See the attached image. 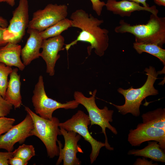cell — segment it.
Returning a JSON list of instances; mask_svg holds the SVG:
<instances>
[{
    "label": "cell",
    "instance_id": "836d02e7",
    "mask_svg": "<svg viewBox=\"0 0 165 165\" xmlns=\"http://www.w3.org/2000/svg\"><path fill=\"white\" fill-rule=\"evenodd\" d=\"M154 2L159 6H165V0H154Z\"/></svg>",
    "mask_w": 165,
    "mask_h": 165
},
{
    "label": "cell",
    "instance_id": "6da1fadb",
    "mask_svg": "<svg viewBox=\"0 0 165 165\" xmlns=\"http://www.w3.org/2000/svg\"><path fill=\"white\" fill-rule=\"evenodd\" d=\"M70 19L72 27L79 28L81 31L75 39L65 45L66 50L68 51L78 42H85L90 44L87 48L89 55L94 49L97 55L103 56L108 47L109 40L108 30L100 27L104 20L89 14L82 9H77L72 13Z\"/></svg>",
    "mask_w": 165,
    "mask_h": 165
},
{
    "label": "cell",
    "instance_id": "ba28073f",
    "mask_svg": "<svg viewBox=\"0 0 165 165\" xmlns=\"http://www.w3.org/2000/svg\"><path fill=\"white\" fill-rule=\"evenodd\" d=\"M29 21L28 0H19L18 6L13 12V16L4 34L8 42L18 44L24 36Z\"/></svg>",
    "mask_w": 165,
    "mask_h": 165
},
{
    "label": "cell",
    "instance_id": "484cf974",
    "mask_svg": "<svg viewBox=\"0 0 165 165\" xmlns=\"http://www.w3.org/2000/svg\"><path fill=\"white\" fill-rule=\"evenodd\" d=\"M93 9L98 16L101 15L103 7L105 6V3L100 0H90Z\"/></svg>",
    "mask_w": 165,
    "mask_h": 165
},
{
    "label": "cell",
    "instance_id": "2e32d148",
    "mask_svg": "<svg viewBox=\"0 0 165 165\" xmlns=\"http://www.w3.org/2000/svg\"><path fill=\"white\" fill-rule=\"evenodd\" d=\"M21 50V45L10 42L0 47V62L7 66H15L23 71L25 66L20 59Z\"/></svg>",
    "mask_w": 165,
    "mask_h": 165
},
{
    "label": "cell",
    "instance_id": "9c48e42d",
    "mask_svg": "<svg viewBox=\"0 0 165 165\" xmlns=\"http://www.w3.org/2000/svg\"><path fill=\"white\" fill-rule=\"evenodd\" d=\"M68 9L65 4H49L44 9L38 10L33 13L28 28L42 31L66 18L68 14Z\"/></svg>",
    "mask_w": 165,
    "mask_h": 165
},
{
    "label": "cell",
    "instance_id": "d4e9b609",
    "mask_svg": "<svg viewBox=\"0 0 165 165\" xmlns=\"http://www.w3.org/2000/svg\"><path fill=\"white\" fill-rule=\"evenodd\" d=\"M13 105L0 95V117H5L9 114L12 109Z\"/></svg>",
    "mask_w": 165,
    "mask_h": 165
},
{
    "label": "cell",
    "instance_id": "4316f807",
    "mask_svg": "<svg viewBox=\"0 0 165 165\" xmlns=\"http://www.w3.org/2000/svg\"><path fill=\"white\" fill-rule=\"evenodd\" d=\"M13 157V152H0V165H8L9 159Z\"/></svg>",
    "mask_w": 165,
    "mask_h": 165
},
{
    "label": "cell",
    "instance_id": "5b68a950",
    "mask_svg": "<svg viewBox=\"0 0 165 165\" xmlns=\"http://www.w3.org/2000/svg\"><path fill=\"white\" fill-rule=\"evenodd\" d=\"M97 90H95L92 92V96L87 97L81 92L75 91L74 94L75 100L79 104L83 106L87 110L89 117L90 121V125H97L101 128V133L105 136V144L106 148L109 150H113L114 148L109 145L106 133V129L108 128L115 134L118 133L115 127L112 126L110 122L113 121V115L114 111L109 110L108 108L105 106L101 109L97 106L95 102V96Z\"/></svg>",
    "mask_w": 165,
    "mask_h": 165
},
{
    "label": "cell",
    "instance_id": "52a82bcc",
    "mask_svg": "<svg viewBox=\"0 0 165 165\" xmlns=\"http://www.w3.org/2000/svg\"><path fill=\"white\" fill-rule=\"evenodd\" d=\"M90 124L88 115L79 110L70 119L64 122L60 123L59 126L60 128L77 133L90 143L92 150L90 157L92 164L98 156L101 148L106 147V145L105 143L97 141L91 135L88 129V126Z\"/></svg>",
    "mask_w": 165,
    "mask_h": 165
},
{
    "label": "cell",
    "instance_id": "5bb4252c",
    "mask_svg": "<svg viewBox=\"0 0 165 165\" xmlns=\"http://www.w3.org/2000/svg\"><path fill=\"white\" fill-rule=\"evenodd\" d=\"M105 6L108 10L122 17H130L132 13L136 11H145L156 15H157L159 12L155 5L145 7L128 0H108Z\"/></svg>",
    "mask_w": 165,
    "mask_h": 165
},
{
    "label": "cell",
    "instance_id": "603a6c76",
    "mask_svg": "<svg viewBox=\"0 0 165 165\" xmlns=\"http://www.w3.org/2000/svg\"><path fill=\"white\" fill-rule=\"evenodd\" d=\"M13 153V157H19L28 162L35 155L34 146L25 144L19 146Z\"/></svg>",
    "mask_w": 165,
    "mask_h": 165
},
{
    "label": "cell",
    "instance_id": "9a60e30c",
    "mask_svg": "<svg viewBox=\"0 0 165 165\" xmlns=\"http://www.w3.org/2000/svg\"><path fill=\"white\" fill-rule=\"evenodd\" d=\"M27 32L29 36L21 51V58L25 66L28 65L32 61L40 57L39 50L43 41L40 32L29 28H28Z\"/></svg>",
    "mask_w": 165,
    "mask_h": 165
},
{
    "label": "cell",
    "instance_id": "f1b7e54d",
    "mask_svg": "<svg viewBox=\"0 0 165 165\" xmlns=\"http://www.w3.org/2000/svg\"><path fill=\"white\" fill-rule=\"evenodd\" d=\"M134 165H155L153 163V162L151 161H148L145 158L143 159L140 158H138L134 163Z\"/></svg>",
    "mask_w": 165,
    "mask_h": 165
},
{
    "label": "cell",
    "instance_id": "f546056e",
    "mask_svg": "<svg viewBox=\"0 0 165 165\" xmlns=\"http://www.w3.org/2000/svg\"><path fill=\"white\" fill-rule=\"evenodd\" d=\"M6 28L0 26V47L6 45L8 42L4 39V34Z\"/></svg>",
    "mask_w": 165,
    "mask_h": 165
},
{
    "label": "cell",
    "instance_id": "277c9868",
    "mask_svg": "<svg viewBox=\"0 0 165 165\" xmlns=\"http://www.w3.org/2000/svg\"><path fill=\"white\" fill-rule=\"evenodd\" d=\"M24 108L33 121L32 136L37 137L43 143L50 158L59 156L60 149L57 142L58 143L60 141L58 140L57 136L62 135L59 128L60 122L58 119L53 117L50 120L45 119L34 113L28 107L25 106Z\"/></svg>",
    "mask_w": 165,
    "mask_h": 165
},
{
    "label": "cell",
    "instance_id": "8fae6325",
    "mask_svg": "<svg viewBox=\"0 0 165 165\" xmlns=\"http://www.w3.org/2000/svg\"><path fill=\"white\" fill-rule=\"evenodd\" d=\"M33 123L30 115L27 113L24 119L13 126L5 134L0 136V149L13 152L15 144L23 143L28 137L32 136Z\"/></svg>",
    "mask_w": 165,
    "mask_h": 165
},
{
    "label": "cell",
    "instance_id": "8992f818",
    "mask_svg": "<svg viewBox=\"0 0 165 165\" xmlns=\"http://www.w3.org/2000/svg\"><path fill=\"white\" fill-rule=\"evenodd\" d=\"M32 101L35 112L40 116L47 119H51L53 114L59 108L74 109L79 104L75 100L62 103L48 97L45 91L43 78L39 76L33 91Z\"/></svg>",
    "mask_w": 165,
    "mask_h": 165
},
{
    "label": "cell",
    "instance_id": "44dd1931",
    "mask_svg": "<svg viewBox=\"0 0 165 165\" xmlns=\"http://www.w3.org/2000/svg\"><path fill=\"white\" fill-rule=\"evenodd\" d=\"M72 27L71 20L66 18L40 32V34L43 39H45L61 35L62 32Z\"/></svg>",
    "mask_w": 165,
    "mask_h": 165
},
{
    "label": "cell",
    "instance_id": "d6986e66",
    "mask_svg": "<svg viewBox=\"0 0 165 165\" xmlns=\"http://www.w3.org/2000/svg\"><path fill=\"white\" fill-rule=\"evenodd\" d=\"M143 123L165 130V109L161 108L143 114Z\"/></svg>",
    "mask_w": 165,
    "mask_h": 165
},
{
    "label": "cell",
    "instance_id": "4dcf8cb0",
    "mask_svg": "<svg viewBox=\"0 0 165 165\" xmlns=\"http://www.w3.org/2000/svg\"><path fill=\"white\" fill-rule=\"evenodd\" d=\"M8 25L7 20L2 17L0 16V26L6 28Z\"/></svg>",
    "mask_w": 165,
    "mask_h": 165
},
{
    "label": "cell",
    "instance_id": "7c38bea8",
    "mask_svg": "<svg viewBox=\"0 0 165 165\" xmlns=\"http://www.w3.org/2000/svg\"><path fill=\"white\" fill-rule=\"evenodd\" d=\"M150 141H157L161 148L165 150V130L142 123L129 130L128 141L132 146H139L144 142Z\"/></svg>",
    "mask_w": 165,
    "mask_h": 165
},
{
    "label": "cell",
    "instance_id": "cb8c5ba5",
    "mask_svg": "<svg viewBox=\"0 0 165 165\" xmlns=\"http://www.w3.org/2000/svg\"><path fill=\"white\" fill-rule=\"evenodd\" d=\"M15 121V119L14 118L0 117V136L10 129Z\"/></svg>",
    "mask_w": 165,
    "mask_h": 165
},
{
    "label": "cell",
    "instance_id": "7a4b0ae2",
    "mask_svg": "<svg viewBox=\"0 0 165 165\" xmlns=\"http://www.w3.org/2000/svg\"><path fill=\"white\" fill-rule=\"evenodd\" d=\"M114 31L117 33L132 34L136 42L153 44L163 48L165 43V17L151 14L146 24L134 25L121 20Z\"/></svg>",
    "mask_w": 165,
    "mask_h": 165
},
{
    "label": "cell",
    "instance_id": "30bf717a",
    "mask_svg": "<svg viewBox=\"0 0 165 165\" xmlns=\"http://www.w3.org/2000/svg\"><path fill=\"white\" fill-rule=\"evenodd\" d=\"M61 135L64 138V145L60 141L58 144L60 149L59 157L56 165L60 164L63 161L64 165H80L81 162L77 157V152L83 153L78 143L81 138L79 134L72 131H67L60 128Z\"/></svg>",
    "mask_w": 165,
    "mask_h": 165
},
{
    "label": "cell",
    "instance_id": "d6a6232c",
    "mask_svg": "<svg viewBox=\"0 0 165 165\" xmlns=\"http://www.w3.org/2000/svg\"><path fill=\"white\" fill-rule=\"evenodd\" d=\"M15 0H0V3L5 2L12 7L15 4Z\"/></svg>",
    "mask_w": 165,
    "mask_h": 165
},
{
    "label": "cell",
    "instance_id": "ffe728a7",
    "mask_svg": "<svg viewBox=\"0 0 165 165\" xmlns=\"http://www.w3.org/2000/svg\"><path fill=\"white\" fill-rule=\"evenodd\" d=\"M133 48L139 54L146 52L154 56L165 65V50L156 45L153 44L133 43Z\"/></svg>",
    "mask_w": 165,
    "mask_h": 165
},
{
    "label": "cell",
    "instance_id": "83f0119b",
    "mask_svg": "<svg viewBox=\"0 0 165 165\" xmlns=\"http://www.w3.org/2000/svg\"><path fill=\"white\" fill-rule=\"evenodd\" d=\"M28 162L17 157H13L9 160V164L11 165H27Z\"/></svg>",
    "mask_w": 165,
    "mask_h": 165
},
{
    "label": "cell",
    "instance_id": "e0dca14e",
    "mask_svg": "<svg viewBox=\"0 0 165 165\" xmlns=\"http://www.w3.org/2000/svg\"><path fill=\"white\" fill-rule=\"evenodd\" d=\"M18 71L17 68H14L9 74L10 79L5 97L14 106L15 109L19 108L22 102L20 75L18 74Z\"/></svg>",
    "mask_w": 165,
    "mask_h": 165
},
{
    "label": "cell",
    "instance_id": "3957f363",
    "mask_svg": "<svg viewBox=\"0 0 165 165\" xmlns=\"http://www.w3.org/2000/svg\"><path fill=\"white\" fill-rule=\"evenodd\" d=\"M144 71L147 78L142 86L136 89L131 86L127 89L119 88L117 90L118 92L124 96L125 103L122 105L111 104L123 115L130 113L135 116H138L140 114V106L143 100L148 96L156 95L159 94L158 90L154 86L159 73L156 72L155 68L151 66L146 68Z\"/></svg>",
    "mask_w": 165,
    "mask_h": 165
},
{
    "label": "cell",
    "instance_id": "4fadbf2b",
    "mask_svg": "<svg viewBox=\"0 0 165 165\" xmlns=\"http://www.w3.org/2000/svg\"><path fill=\"white\" fill-rule=\"evenodd\" d=\"M64 38L61 35L43 40L40 56L45 61L46 65V72L50 75L53 76L55 73L56 63L60 57L58 54L64 50Z\"/></svg>",
    "mask_w": 165,
    "mask_h": 165
},
{
    "label": "cell",
    "instance_id": "1f68e13d",
    "mask_svg": "<svg viewBox=\"0 0 165 165\" xmlns=\"http://www.w3.org/2000/svg\"><path fill=\"white\" fill-rule=\"evenodd\" d=\"M131 1H132L137 3L140 4L141 3L142 5V6L145 7L149 6L147 4L146 1L147 0H128Z\"/></svg>",
    "mask_w": 165,
    "mask_h": 165
},
{
    "label": "cell",
    "instance_id": "ac0fdd59",
    "mask_svg": "<svg viewBox=\"0 0 165 165\" xmlns=\"http://www.w3.org/2000/svg\"><path fill=\"white\" fill-rule=\"evenodd\" d=\"M148 141V145L141 149H132L128 152L129 155L143 156L152 160L162 163L165 162V150L162 149L158 142L156 141Z\"/></svg>",
    "mask_w": 165,
    "mask_h": 165
},
{
    "label": "cell",
    "instance_id": "7402d4cb",
    "mask_svg": "<svg viewBox=\"0 0 165 165\" xmlns=\"http://www.w3.org/2000/svg\"><path fill=\"white\" fill-rule=\"evenodd\" d=\"M13 71L11 67L0 62V95L5 98L8 84V76Z\"/></svg>",
    "mask_w": 165,
    "mask_h": 165
}]
</instances>
